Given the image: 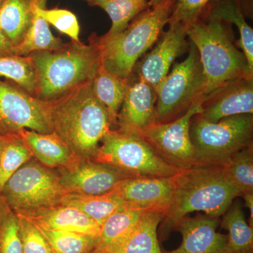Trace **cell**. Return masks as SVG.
Here are the masks:
<instances>
[{"instance_id": "cell-1", "label": "cell", "mask_w": 253, "mask_h": 253, "mask_svg": "<svg viewBox=\"0 0 253 253\" xmlns=\"http://www.w3.org/2000/svg\"><path fill=\"white\" fill-rule=\"evenodd\" d=\"M53 132L81 160H91L113 126L108 110L97 99L91 81L51 102Z\"/></svg>"}, {"instance_id": "cell-2", "label": "cell", "mask_w": 253, "mask_h": 253, "mask_svg": "<svg viewBox=\"0 0 253 253\" xmlns=\"http://www.w3.org/2000/svg\"><path fill=\"white\" fill-rule=\"evenodd\" d=\"M172 184L170 204L160 226L163 240L190 213L203 212L209 217L219 218L239 197L219 166H197L181 169L172 176Z\"/></svg>"}, {"instance_id": "cell-3", "label": "cell", "mask_w": 253, "mask_h": 253, "mask_svg": "<svg viewBox=\"0 0 253 253\" xmlns=\"http://www.w3.org/2000/svg\"><path fill=\"white\" fill-rule=\"evenodd\" d=\"M36 70V97L51 102L74 88L92 81L101 67L98 39L89 44L73 42L58 51L28 55Z\"/></svg>"}, {"instance_id": "cell-4", "label": "cell", "mask_w": 253, "mask_h": 253, "mask_svg": "<svg viewBox=\"0 0 253 253\" xmlns=\"http://www.w3.org/2000/svg\"><path fill=\"white\" fill-rule=\"evenodd\" d=\"M231 23L204 13L187 29L199 52L205 78L204 98L231 82L253 78L246 56L233 42Z\"/></svg>"}, {"instance_id": "cell-5", "label": "cell", "mask_w": 253, "mask_h": 253, "mask_svg": "<svg viewBox=\"0 0 253 253\" xmlns=\"http://www.w3.org/2000/svg\"><path fill=\"white\" fill-rule=\"evenodd\" d=\"M176 0H163L148 6L118 34L98 38L101 66L118 77L128 80L140 59L159 40Z\"/></svg>"}, {"instance_id": "cell-6", "label": "cell", "mask_w": 253, "mask_h": 253, "mask_svg": "<svg viewBox=\"0 0 253 253\" xmlns=\"http://www.w3.org/2000/svg\"><path fill=\"white\" fill-rule=\"evenodd\" d=\"M253 114L230 116L216 123L196 114L190 125L196 166L222 167L241 150L253 145Z\"/></svg>"}, {"instance_id": "cell-7", "label": "cell", "mask_w": 253, "mask_h": 253, "mask_svg": "<svg viewBox=\"0 0 253 253\" xmlns=\"http://www.w3.org/2000/svg\"><path fill=\"white\" fill-rule=\"evenodd\" d=\"M91 160L129 176L169 177L181 170L163 161L140 134L119 128L105 134Z\"/></svg>"}, {"instance_id": "cell-8", "label": "cell", "mask_w": 253, "mask_h": 253, "mask_svg": "<svg viewBox=\"0 0 253 253\" xmlns=\"http://www.w3.org/2000/svg\"><path fill=\"white\" fill-rule=\"evenodd\" d=\"M66 194L56 169L33 158L6 181L0 196L14 212L24 213L61 204Z\"/></svg>"}, {"instance_id": "cell-9", "label": "cell", "mask_w": 253, "mask_h": 253, "mask_svg": "<svg viewBox=\"0 0 253 253\" xmlns=\"http://www.w3.org/2000/svg\"><path fill=\"white\" fill-rule=\"evenodd\" d=\"M187 57L175 63L172 71L156 86L155 123H166L180 117L199 100L204 99L205 78L199 54L191 43Z\"/></svg>"}, {"instance_id": "cell-10", "label": "cell", "mask_w": 253, "mask_h": 253, "mask_svg": "<svg viewBox=\"0 0 253 253\" xmlns=\"http://www.w3.org/2000/svg\"><path fill=\"white\" fill-rule=\"evenodd\" d=\"M23 129L53 132L51 102L42 101L9 82L0 81V135H18Z\"/></svg>"}, {"instance_id": "cell-11", "label": "cell", "mask_w": 253, "mask_h": 253, "mask_svg": "<svg viewBox=\"0 0 253 253\" xmlns=\"http://www.w3.org/2000/svg\"><path fill=\"white\" fill-rule=\"evenodd\" d=\"M204 101V99L199 100L182 116L170 122L153 123L139 134L163 161L178 169L196 166L190 125L192 118L202 111Z\"/></svg>"}, {"instance_id": "cell-12", "label": "cell", "mask_w": 253, "mask_h": 253, "mask_svg": "<svg viewBox=\"0 0 253 253\" xmlns=\"http://www.w3.org/2000/svg\"><path fill=\"white\" fill-rule=\"evenodd\" d=\"M172 176H126L111 192L121 197L130 209L164 216L172 198Z\"/></svg>"}, {"instance_id": "cell-13", "label": "cell", "mask_w": 253, "mask_h": 253, "mask_svg": "<svg viewBox=\"0 0 253 253\" xmlns=\"http://www.w3.org/2000/svg\"><path fill=\"white\" fill-rule=\"evenodd\" d=\"M55 169L66 194H107L112 191L119 181L129 176L91 160L79 159L68 167Z\"/></svg>"}, {"instance_id": "cell-14", "label": "cell", "mask_w": 253, "mask_h": 253, "mask_svg": "<svg viewBox=\"0 0 253 253\" xmlns=\"http://www.w3.org/2000/svg\"><path fill=\"white\" fill-rule=\"evenodd\" d=\"M186 37V26L181 23L169 24V29L161 35L156 46L139 63L138 77L156 89L169 73L176 58L188 49Z\"/></svg>"}, {"instance_id": "cell-15", "label": "cell", "mask_w": 253, "mask_h": 253, "mask_svg": "<svg viewBox=\"0 0 253 253\" xmlns=\"http://www.w3.org/2000/svg\"><path fill=\"white\" fill-rule=\"evenodd\" d=\"M219 225V218L186 216L174 227L182 236L180 246L163 253H227V235L218 232Z\"/></svg>"}, {"instance_id": "cell-16", "label": "cell", "mask_w": 253, "mask_h": 253, "mask_svg": "<svg viewBox=\"0 0 253 253\" xmlns=\"http://www.w3.org/2000/svg\"><path fill=\"white\" fill-rule=\"evenodd\" d=\"M199 114L211 123L237 115L253 114V78L231 82L205 97Z\"/></svg>"}, {"instance_id": "cell-17", "label": "cell", "mask_w": 253, "mask_h": 253, "mask_svg": "<svg viewBox=\"0 0 253 253\" xmlns=\"http://www.w3.org/2000/svg\"><path fill=\"white\" fill-rule=\"evenodd\" d=\"M156 100L154 86L142 78L129 83L118 115V128L140 134L156 121Z\"/></svg>"}, {"instance_id": "cell-18", "label": "cell", "mask_w": 253, "mask_h": 253, "mask_svg": "<svg viewBox=\"0 0 253 253\" xmlns=\"http://www.w3.org/2000/svg\"><path fill=\"white\" fill-rule=\"evenodd\" d=\"M27 217L43 229L70 231L99 237L101 226L79 209L59 204L52 207L24 213H16Z\"/></svg>"}, {"instance_id": "cell-19", "label": "cell", "mask_w": 253, "mask_h": 253, "mask_svg": "<svg viewBox=\"0 0 253 253\" xmlns=\"http://www.w3.org/2000/svg\"><path fill=\"white\" fill-rule=\"evenodd\" d=\"M18 135L30 150L33 158L51 169L68 167L79 160L54 132L41 134L23 129Z\"/></svg>"}, {"instance_id": "cell-20", "label": "cell", "mask_w": 253, "mask_h": 253, "mask_svg": "<svg viewBox=\"0 0 253 253\" xmlns=\"http://www.w3.org/2000/svg\"><path fill=\"white\" fill-rule=\"evenodd\" d=\"M163 218L160 213L143 212L132 230L112 253H163L158 238Z\"/></svg>"}, {"instance_id": "cell-21", "label": "cell", "mask_w": 253, "mask_h": 253, "mask_svg": "<svg viewBox=\"0 0 253 253\" xmlns=\"http://www.w3.org/2000/svg\"><path fill=\"white\" fill-rule=\"evenodd\" d=\"M204 13L235 25L240 33L238 45L253 73V30L245 19L241 0H213Z\"/></svg>"}, {"instance_id": "cell-22", "label": "cell", "mask_w": 253, "mask_h": 253, "mask_svg": "<svg viewBox=\"0 0 253 253\" xmlns=\"http://www.w3.org/2000/svg\"><path fill=\"white\" fill-rule=\"evenodd\" d=\"M143 212L126 208L108 217L101 225L97 242L91 253H112L132 230Z\"/></svg>"}, {"instance_id": "cell-23", "label": "cell", "mask_w": 253, "mask_h": 253, "mask_svg": "<svg viewBox=\"0 0 253 253\" xmlns=\"http://www.w3.org/2000/svg\"><path fill=\"white\" fill-rule=\"evenodd\" d=\"M34 4L35 0H6L0 8V29L14 46L31 26Z\"/></svg>"}, {"instance_id": "cell-24", "label": "cell", "mask_w": 253, "mask_h": 253, "mask_svg": "<svg viewBox=\"0 0 253 253\" xmlns=\"http://www.w3.org/2000/svg\"><path fill=\"white\" fill-rule=\"evenodd\" d=\"M61 204L78 208L101 226L115 212L129 208L121 197L113 192L101 195L66 194Z\"/></svg>"}, {"instance_id": "cell-25", "label": "cell", "mask_w": 253, "mask_h": 253, "mask_svg": "<svg viewBox=\"0 0 253 253\" xmlns=\"http://www.w3.org/2000/svg\"><path fill=\"white\" fill-rule=\"evenodd\" d=\"M93 91L109 111L113 125H117L118 113L126 96L129 82L99 68L91 81Z\"/></svg>"}, {"instance_id": "cell-26", "label": "cell", "mask_w": 253, "mask_h": 253, "mask_svg": "<svg viewBox=\"0 0 253 253\" xmlns=\"http://www.w3.org/2000/svg\"><path fill=\"white\" fill-rule=\"evenodd\" d=\"M221 225L228 231L227 253H253V229L246 221L241 203H232Z\"/></svg>"}, {"instance_id": "cell-27", "label": "cell", "mask_w": 253, "mask_h": 253, "mask_svg": "<svg viewBox=\"0 0 253 253\" xmlns=\"http://www.w3.org/2000/svg\"><path fill=\"white\" fill-rule=\"evenodd\" d=\"M36 1L31 26L23 41L14 46V54L17 56H28L35 51H58L64 47V43L50 31L49 23L37 13Z\"/></svg>"}, {"instance_id": "cell-28", "label": "cell", "mask_w": 253, "mask_h": 253, "mask_svg": "<svg viewBox=\"0 0 253 253\" xmlns=\"http://www.w3.org/2000/svg\"><path fill=\"white\" fill-rule=\"evenodd\" d=\"M253 145H251L241 150L221 167L226 181L239 197L253 193Z\"/></svg>"}, {"instance_id": "cell-29", "label": "cell", "mask_w": 253, "mask_h": 253, "mask_svg": "<svg viewBox=\"0 0 253 253\" xmlns=\"http://www.w3.org/2000/svg\"><path fill=\"white\" fill-rule=\"evenodd\" d=\"M89 4L99 6L109 15L112 25L107 36L124 31L131 21L148 7L147 0H93Z\"/></svg>"}, {"instance_id": "cell-30", "label": "cell", "mask_w": 253, "mask_h": 253, "mask_svg": "<svg viewBox=\"0 0 253 253\" xmlns=\"http://www.w3.org/2000/svg\"><path fill=\"white\" fill-rule=\"evenodd\" d=\"M0 76L14 82L28 94L36 96V70L29 56H0Z\"/></svg>"}, {"instance_id": "cell-31", "label": "cell", "mask_w": 253, "mask_h": 253, "mask_svg": "<svg viewBox=\"0 0 253 253\" xmlns=\"http://www.w3.org/2000/svg\"><path fill=\"white\" fill-rule=\"evenodd\" d=\"M0 158V192L6 181L25 163L33 158L30 150L18 135L4 136Z\"/></svg>"}, {"instance_id": "cell-32", "label": "cell", "mask_w": 253, "mask_h": 253, "mask_svg": "<svg viewBox=\"0 0 253 253\" xmlns=\"http://www.w3.org/2000/svg\"><path fill=\"white\" fill-rule=\"evenodd\" d=\"M39 229L53 253H91L97 242V238L78 233Z\"/></svg>"}, {"instance_id": "cell-33", "label": "cell", "mask_w": 253, "mask_h": 253, "mask_svg": "<svg viewBox=\"0 0 253 253\" xmlns=\"http://www.w3.org/2000/svg\"><path fill=\"white\" fill-rule=\"evenodd\" d=\"M45 3L46 0H36L35 9L37 13L58 31L71 38L73 42H81V27L76 15L67 9H44Z\"/></svg>"}, {"instance_id": "cell-34", "label": "cell", "mask_w": 253, "mask_h": 253, "mask_svg": "<svg viewBox=\"0 0 253 253\" xmlns=\"http://www.w3.org/2000/svg\"><path fill=\"white\" fill-rule=\"evenodd\" d=\"M0 253H23L17 215L4 201L0 217Z\"/></svg>"}, {"instance_id": "cell-35", "label": "cell", "mask_w": 253, "mask_h": 253, "mask_svg": "<svg viewBox=\"0 0 253 253\" xmlns=\"http://www.w3.org/2000/svg\"><path fill=\"white\" fill-rule=\"evenodd\" d=\"M16 215L23 253H53L39 227L25 216L19 214Z\"/></svg>"}, {"instance_id": "cell-36", "label": "cell", "mask_w": 253, "mask_h": 253, "mask_svg": "<svg viewBox=\"0 0 253 253\" xmlns=\"http://www.w3.org/2000/svg\"><path fill=\"white\" fill-rule=\"evenodd\" d=\"M213 0H176L168 23H181L186 28L194 24Z\"/></svg>"}, {"instance_id": "cell-37", "label": "cell", "mask_w": 253, "mask_h": 253, "mask_svg": "<svg viewBox=\"0 0 253 253\" xmlns=\"http://www.w3.org/2000/svg\"><path fill=\"white\" fill-rule=\"evenodd\" d=\"M14 54V46L0 29V56Z\"/></svg>"}, {"instance_id": "cell-38", "label": "cell", "mask_w": 253, "mask_h": 253, "mask_svg": "<svg viewBox=\"0 0 253 253\" xmlns=\"http://www.w3.org/2000/svg\"><path fill=\"white\" fill-rule=\"evenodd\" d=\"M242 197L244 198L245 205L250 211L249 225L253 227V193H248Z\"/></svg>"}, {"instance_id": "cell-39", "label": "cell", "mask_w": 253, "mask_h": 253, "mask_svg": "<svg viewBox=\"0 0 253 253\" xmlns=\"http://www.w3.org/2000/svg\"><path fill=\"white\" fill-rule=\"evenodd\" d=\"M163 0H149V1H148V6L149 7H154V6L159 4Z\"/></svg>"}, {"instance_id": "cell-40", "label": "cell", "mask_w": 253, "mask_h": 253, "mask_svg": "<svg viewBox=\"0 0 253 253\" xmlns=\"http://www.w3.org/2000/svg\"><path fill=\"white\" fill-rule=\"evenodd\" d=\"M4 136L0 135V158H1V152H2L3 146H4Z\"/></svg>"}, {"instance_id": "cell-41", "label": "cell", "mask_w": 253, "mask_h": 253, "mask_svg": "<svg viewBox=\"0 0 253 253\" xmlns=\"http://www.w3.org/2000/svg\"><path fill=\"white\" fill-rule=\"evenodd\" d=\"M3 204H4V200L2 197L0 196V217H1V211H2Z\"/></svg>"}, {"instance_id": "cell-42", "label": "cell", "mask_w": 253, "mask_h": 253, "mask_svg": "<svg viewBox=\"0 0 253 253\" xmlns=\"http://www.w3.org/2000/svg\"><path fill=\"white\" fill-rule=\"evenodd\" d=\"M6 1V0H0V8L1 7V6H2V5L4 4V3Z\"/></svg>"}, {"instance_id": "cell-43", "label": "cell", "mask_w": 253, "mask_h": 253, "mask_svg": "<svg viewBox=\"0 0 253 253\" xmlns=\"http://www.w3.org/2000/svg\"><path fill=\"white\" fill-rule=\"evenodd\" d=\"M86 1H87L88 2H89V4H90V3H91V1H92L93 0H86Z\"/></svg>"}]
</instances>
